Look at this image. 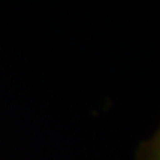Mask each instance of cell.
I'll return each instance as SVG.
<instances>
[{
  "instance_id": "6da1fadb",
  "label": "cell",
  "mask_w": 160,
  "mask_h": 160,
  "mask_svg": "<svg viewBox=\"0 0 160 160\" xmlns=\"http://www.w3.org/2000/svg\"><path fill=\"white\" fill-rule=\"evenodd\" d=\"M136 160H160V128L149 140L140 144Z\"/></svg>"
}]
</instances>
